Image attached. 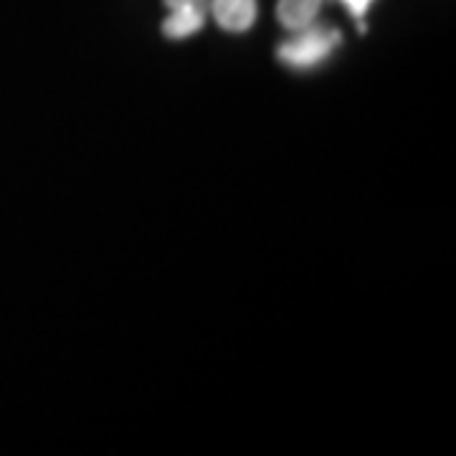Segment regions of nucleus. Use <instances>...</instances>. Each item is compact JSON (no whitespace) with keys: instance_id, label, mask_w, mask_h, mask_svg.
<instances>
[{"instance_id":"5","label":"nucleus","mask_w":456,"mask_h":456,"mask_svg":"<svg viewBox=\"0 0 456 456\" xmlns=\"http://www.w3.org/2000/svg\"><path fill=\"white\" fill-rule=\"evenodd\" d=\"M373 3L375 0H342V5L350 11V16L355 20L360 33H365V16H368V11H370Z\"/></svg>"},{"instance_id":"2","label":"nucleus","mask_w":456,"mask_h":456,"mask_svg":"<svg viewBox=\"0 0 456 456\" xmlns=\"http://www.w3.org/2000/svg\"><path fill=\"white\" fill-rule=\"evenodd\" d=\"M211 11L216 23L228 33L248 31L259 16L256 0H213Z\"/></svg>"},{"instance_id":"3","label":"nucleus","mask_w":456,"mask_h":456,"mask_svg":"<svg viewBox=\"0 0 456 456\" xmlns=\"http://www.w3.org/2000/svg\"><path fill=\"white\" fill-rule=\"evenodd\" d=\"M322 0H279L277 20L287 31H302L320 16Z\"/></svg>"},{"instance_id":"4","label":"nucleus","mask_w":456,"mask_h":456,"mask_svg":"<svg viewBox=\"0 0 456 456\" xmlns=\"http://www.w3.org/2000/svg\"><path fill=\"white\" fill-rule=\"evenodd\" d=\"M203 20H206V5H180V8H173L170 16L165 18L163 33L173 41H180L200 31Z\"/></svg>"},{"instance_id":"6","label":"nucleus","mask_w":456,"mask_h":456,"mask_svg":"<svg viewBox=\"0 0 456 456\" xmlns=\"http://www.w3.org/2000/svg\"><path fill=\"white\" fill-rule=\"evenodd\" d=\"M165 5L173 11V8H180V5H206V0H165Z\"/></svg>"},{"instance_id":"1","label":"nucleus","mask_w":456,"mask_h":456,"mask_svg":"<svg viewBox=\"0 0 456 456\" xmlns=\"http://www.w3.org/2000/svg\"><path fill=\"white\" fill-rule=\"evenodd\" d=\"M342 36L335 28H320V26H307L302 31H294L289 41H284L277 49L281 64L294 66V69H310L325 61L332 51L340 46Z\"/></svg>"}]
</instances>
